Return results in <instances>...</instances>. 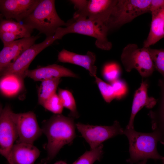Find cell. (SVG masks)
Listing matches in <instances>:
<instances>
[{"mask_svg": "<svg viewBox=\"0 0 164 164\" xmlns=\"http://www.w3.org/2000/svg\"><path fill=\"white\" fill-rule=\"evenodd\" d=\"M75 126L72 118L61 114H55L43 122L41 128L47 139V155L42 163L50 162L63 146L72 143L76 137Z\"/></svg>", "mask_w": 164, "mask_h": 164, "instance_id": "1", "label": "cell"}, {"mask_svg": "<svg viewBox=\"0 0 164 164\" xmlns=\"http://www.w3.org/2000/svg\"><path fill=\"white\" fill-rule=\"evenodd\" d=\"M55 3L53 0H40L32 12L22 21L23 24L33 29H36L46 37L54 35L58 28L69 24L59 17Z\"/></svg>", "mask_w": 164, "mask_h": 164, "instance_id": "2", "label": "cell"}, {"mask_svg": "<svg viewBox=\"0 0 164 164\" xmlns=\"http://www.w3.org/2000/svg\"><path fill=\"white\" fill-rule=\"evenodd\" d=\"M69 22L67 26L56 30L54 35L56 40L69 33H77L95 38L96 46L101 49L109 50L112 48V43L107 38L109 30L105 23L86 18L73 19Z\"/></svg>", "mask_w": 164, "mask_h": 164, "instance_id": "3", "label": "cell"}, {"mask_svg": "<svg viewBox=\"0 0 164 164\" xmlns=\"http://www.w3.org/2000/svg\"><path fill=\"white\" fill-rule=\"evenodd\" d=\"M123 134L126 136L129 143L130 157L127 160L128 163L132 164L149 159H161L163 157L158 152L157 145L159 141L154 132L142 133L134 128H126Z\"/></svg>", "mask_w": 164, "mask_h": 164, "instance_id": "4", "label": "cell"}, {"mask_svg": "<svg viewBox=\"0 0 164 164\" xmlns=\"http://www.w3.org/2000/svg\"><path fill=\"white\" fill-rule=\"evenodd\" d=\"M151 0H118L106 23L108 30L120 28L149 12Z\"/></svg>", "mask_w": 164, "mask_h": 164, "instance_id": "5", "label": "cell"}, {"mask_svg": "<svg viewBox=\"0 0 164 164\" xmlns=\"http://www.w3.org/2000/svg\"><path fill=\"white\" fill-rule=\"evenodd\" d=\"M121 60L126 71L135 69L142 77H149L155 69L148 48H139L136 44L129 43L124 48Z\"/></svg>", "mask_w": 164, "mask_h": 164, "instance_id": "6", "label": "cell"}, {"mask_svg": "<svg viewBox=\"0 0 164 164\" xmlns=\"http://www.w3.org/2000/svg\"><path fill=\"white\" fill-rule=\"evenodd\" d=\"M76 126L82 137L94 149L104 142L119 135L123 134L124 129L119 122L115 121L110 126L92 125L78 123Z\"/></svg>", "mask_w": 164, "mask_h": 164, "instance_id": "7", "label": "cell"}, {"mask_svg": "<svg viewBox=\"0 0 164 164\" xmlns=\"http://www.w3.org/2000/svg\"><path fill=\"white\" fill-rule=\"evenodd\" d=\"M9 114L17 130L18 142L33 144L43 133L34 112L15 113L11 109Z\"/></svg>", "mask_w": 164, "mask_h": 164, "instance_id": "8", "label": "cell"}, {"mask_svg": "<svg viewBox=\"0 0 164 164\" xmlns=\"http://www.w3.org/2000/svg\"><path fill=\"white\" fill-rule=\"evenodd\" d=\"M118 0H83L73 19L86 18L106 24Z\"/></svg>", "mask_w": 164, "mask_h": 164, "instance_id": "9", "label": "cell"}, {"mask_svg": "<svg viewBox=\"0 0 164 164\" xmlns=\"http://www.w3.org/2000/svg\"><path fill=\"white\" fill-rule=\"evenodd\" d=\"M56 40L53 35L46 37L43 42L34 44L22 53L18 57L1 73L2 76L12 74L24 78L25 74L36 56Z\"/></svg>", "mask_w": 164, "mask_h": 164, "instance_id": "10", "label": "cell"}, {"mask_svg": "<svg viewBox=\"0 0 164 164\" xmlns=\"http://www.w3.org/2000/svg\"><path fill=\"white\" fill-rule=\"evenodd\" d=\"M11 109L10 106L7 105L1 109L0 114V153L9 164H12L11 150L18 137L15 125L10 116Z\"/></svg>", "mask_w": 164, "mask_h": 164, "instance_id": "11", "label": "cell"}, {"mask_svg": "<svg viewBox=\"0 0 164 164\" xmlns=\"http://www.w3.org/2000/svg\"><path fill=\"white\" fill-rule=\"evenodd\" d=\"M40 0H1L0 10L6 19L23 21L34 10Z\"/></svg>", "mask_w": 164, "mask_h": 164, "instance_id": "12", "label": "cell"}, {"mask_svg": "<svg viewBox=\"0 0 164 164\" xmlns=\"http://www.w3.org/2000/svg\"><path fill=\"white\" fill-rule=\"evenodd\" d=\"M38 36L16 40L6 45L0 52V71L13 62L24 51L34 44Z\"/></svg>", "mask_w": 164, "mask_h": 164, "instance_id": "13", "label": "cell"}, {"mask_svg": "<svg viewBox=\"0 0 164 164\" xmlns=\"http://www.w3.org/2000/svg\"><path fill=\"white\" fill-rule=\"evenodd\" d=\"M35 81H43L60 78L63 77H78L77 75L70 70L63 66L53 64L40 67L34 70H28L25 74Z\"/></svg>", "mask_w": 164, "mask_h": 164, "instance_id": "14", "label": "cell"}, {"mask_svg": "<svg viewBox=\"0 0 164 164\" xmlns=\"http://www.w3.org/2000/svg\"><path fill=\"white\" fill-rule=\"evenodd\" d=\"M149 84L146 80H142L140 86L134 94L132 107L131 112L128 124L126 128H134L135 117L138 112L143 107L152 109L156 104L158 100L148 94Z\"/></svg>", "mask_w": 164, "mask_h": 164, "instance_id": "15", "label": "cell"}, {"mask_svg": "<svg viewBox=\"0 0 164 164\" xmlns=\"http://www.w3.org/2000/svg\"><path fill=\"white\" fill-rule=\"evenodd\" d=\"M96 59L95 54L88 51L86 54L82 55L70 52L63 49L59 53L57 60L59 62L77 65L87 70L90 75L96 76L97 67L95 65Z\"/></svg>", "mask_w": 164, "mask_h": 164, "instance_id": "16", "label": "cell"}, {"mask_svg": "<svg viewBox=\"0 0 164 164\" xmlns=\"http://www.w3.org/2000/svg\"><path fill=\"white\" fill-rule=\"evenodd\" d=\"M160 97L158 100V106L155 109L151 110L148 115L151 121L152 129L157 135L159 142L164 145V79L158 81Z\"/></svg>", "mask_w": 164, "mask_h": 164, "instance_id": "17", "label": "cell"}, {"mask_svg": "<svg viewBox=\"0 0 164 164\" xmlns=\"http://www.w3.org/2000/svg\"><path fill=\"white\" fill-rule=\"evenodd\" d=\"M40 154L39 150L33 144L18 142L11 150L12 164H34Z\"/></svg>", "mask_w": 164, "mask_h": 164, "instance_id": "18", "label": "cell"}, {"mask_svg": "<svg viewBox=\"0 0 164 164\" xmlns=\"http://www.w3.org/2000/svg\"><path fill=\"white\" fill-rule=\"evenodd\" d=\"M24 77L12 74L1 76L0 90L6 96L11 97L18 93L22 88Z\"/></svg>", "mask_w": 164, "mask_h": 164, "instance_id": "19", "label": "cell"}, {"mask_svg": "<svg viewBox=\"0 0 164 164\" xmlns=\"http://www.w3.org/2000/svg\"><path fill=\"white\" fill-rule=\"evenodd\" d=\"M162 12L152 17L149 32L144 42L143 47H150L164 38V21Z\"/></svg>", "mask_w": 164, "mask_h": 164, "instance_id": "20", "label": "cell"}, {"mask_svg": "<svg viewBox=\"0 0 164 164\" xmlns=\"http://www.w3.org/2000/svg\"><path fill=\"white\" fill-rule=\"evenodd\" d=\"M33 29L12 19H1L0 32H9L20 36L22 38L31 36Z\"/></svg>", "mask_w": 164, "mask_h": 164, "instance_id": "21", "label": "cell"}, {"mask_svg": "<svg viewBox=\"0 0 164 164\" xmlns=\"http://www.w3.org/2000/svg\"><path fill=\"white\" fill-rule=\"evenodd\" d=\"M60 78L42 81L38 91V102L42 106L50 97L56 93Z\"/></svg>", "mask_w": 164, "mask_h": 164, "instance_id": "22", "label": "cell"}, {"mask_svg": "<svg viewBox=\"0 0 164 164\" xmlns=\"http://www.w3.org/2000/svg\"><path fill=\"white\" fill-rule=\"evenodd\" d=\"M63 107L70 111V115L71 117H78L74 98L71 92L66 90L59 89L58 94Z\"/></svg>", "mask_w": 164, "mask_h": 164, "instance_id": "23", "label": "cell"}, {"mask_svg": "<svg viewBox=\"0 0 164 164\" xmlns=\"http://www.w3.org/2000/svg\"><path fill=\"white\" fill-rule=\"evenodd\" d=\"M103 147L101 144L94 149L86 151L73 164H93L101 159L103 154Z\"/></svg>", "mask_w": 164, "mask_h": 164, "instance_id": "24", "label": "cell"}, {"mask_svg": "<svg viewBox=\"0 0 164 164\" xmlns=\"http://www.w3.org/2000/svg\"><path fill=\"white\" fill-rule=\"evenodd\" d=\"M121 72L119 65L115 62L106 63L104 65L102 70L104 78L111 83L119 79Z\"/></svg>", "mask_w": 164, "mask_h": 164, "instance_id": "25", "label": "cell"}, {"mask_svg": "<svg viewBox=\"0 0 164 164\" xmlns=\"http://www.w3.org/2000/svg\"><path fill=\"white\" fill-rule=\"evenodd\" d=\"M148 49L155 69L161 74L164 79V48L157 49L149 47Z\"/></svg>", "mask_w": 164, "mask_h": 164, "instance_id": "26", "label": "cell"}, {"mask_svg": "<svg viewBox=\"0 0 164 164\" xmlns=\"http://www.w3.org/2000/svg\"><path fill=\"white\" fill-rule=\"evenodd\" d=\"M94 77L95 82L104 101L109 103L115 99L114 91L111 84L104 82L97 76Z\"/></svg>", "mask_w": 164, "mask_h": 164, "instance_id": "27", "label": "cell"}, {"mask_svg": "<svg viewBox=\"0 0 164 164\" xmlns=\"http://www.w3.org/2000/svg\"><path fill=\"white\" fill-rule=\"evenodd\" d=\"M42 106L55 114H61L64 107L58 95L56 93L50 97Z\"/></svg>", "mask_w": 164, "mask_h": 164, "instance_id": "28", "label": "cell"}, {"mask_svg": "<svg viewBox=\"0 0 164 164\" xmlns=\"http://www.w3.org/2000/svg\"><path fill=\"white\" fill-rule=\"evenodd\" d=\"M115 96V99L120 100L125 96L128 88L125 82L119 79L111 83Z\"/></svg>", "mask_w": 164, "mask_h": 164, "instance_id": "29", "label": "cell"}, {"mask_svg": "<svg viewBox=\"0 0 164 164\" xmlns=\"http://www.w3.org/2000/svg\"><path fill=\"white\" fill-rule=\"evenodd\" d=\"M149 10L152 17L161 13L164 10V0H151Z\"/></svg>", "mask_w": 164, "mask_h": 164, "instance_id": "30", "label": "cell"}, {"mask_svg": "<svg viewBox=\"0 0 164 164\" xmlns=\"http://www.w3.org/2000/svg\"><path fill=\"white\" fill-rule=\"evenodd\" d=\"M0 39L3 46L6 45L19 39L23 38L20 36L9 32H0Z\"/></svg>", "mask_w": 164, "mask_h": 164, "instance_id": "31", "label": "cell"}, {"mask_svg": "<svg viewBox=\"0 0 164 164\" xmlns=\"http://www.w3.org/2000/svg\"><path fill=\"white\" fill-rule=\"evenodd\" d=\"M54 164H67V163L66 162L63 161H58L56 162V163H54Z\"/></svg>", "mask_w": 164, "mask_h": 164, "instance_id": "32", "label": "cell"}, {"mask_svg": "<svg viewBox=\"0 0 164 164\" xmlns=\"http://www.w3.org/2000/svg\"><path fill=\"white\" fill-rule=\"evenodd\" d=\"M147 160H144L138 162V164H146Z\"/></svg>", "mask_w": 164, "mask_h": 164, "instance_id": "33", "label": "cell"}, {"mask_svg": "<svg viewBox=\"0 0 164 164\" xmlns=\"http://www.w3.org/2000/svg\"><path fill=\"white\" fill-rule=\"evenodd\" d=\"M162 14L164 21V10L162 12Z\"/></svg>", "mask_w": 164, "mask_h": 164, "instance_id": "34", "label": "cell"}, {"mask_svg": "<svg viewBox=\"0 0 164 164\" xmlns=\"http://www.w3.org/2000/svg\"><path fill=\"white\" fill-rule=\"evenodd\" d=\"M162 160V164H164V157H163L161 159Z\"/></svg>", "mask_w": 164, "mask_h": 164, "instance_id": "35", "label": "cell"}]
</instances>
